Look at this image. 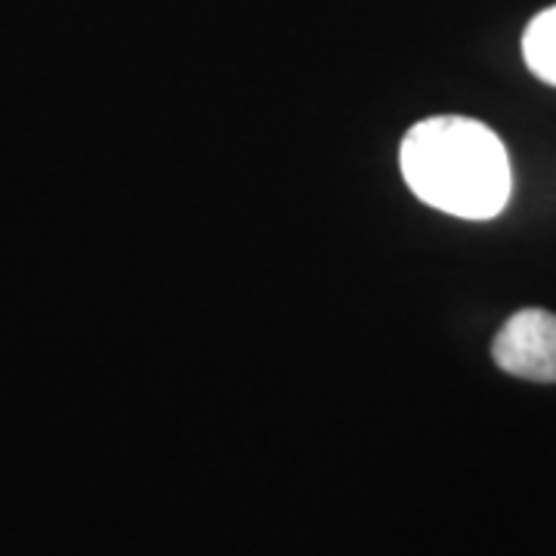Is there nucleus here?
Segmentation results:
<instances>
[{
	"label": "nucleus",
	"instance_id": "obj_3",
	"mask_svg": "<svg viewBox=\"0 0 556 556\" xmlns=\"http://www.w3.org/2000/svg\"><path fill=\"white\" fill-rule=\"evenodd\" d=\"M522 60L535 78L556 87V7H547L529 22L522 35Z\"/></svg>",
	"mask_w": 556,
	"mask_h": 556
},
{
	"label": "nucleus",
	"instance_id": "obj_2",
	"mask_svg": "<svg viewBox=\"0 0 556 556\" xmlns=\"http://www.w3.org/2000/svg\"><path fill=\"white\" fill-rule=\"evenodd\" d=\"M501 371L535 383H556V316L547 309H519L492 343Z\"/></svg>",
	"mask_w": 556,
	"mask_h": 556
},
{
	"label": "nucleus",
	"instance_id": "obj_1",
	"mask_svg": "<svg viewBox=\"0 0 556 556\" xmlns=\"http://www.w3.org/2000/svg\"><path fill=\"white\" fill-rule=\"evenodd\" d=\"M402 177L417 199L460 219L497 217L514 189L504 142L485 124L439 115L402 139Z\"/></svg>",
	"mask_w": 556,
	"mask_h": 556
}]
</instances>
